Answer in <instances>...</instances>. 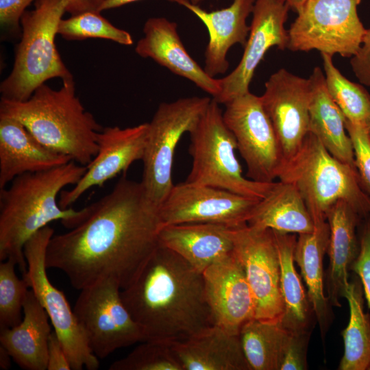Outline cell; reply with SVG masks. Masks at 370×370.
Wrapping results in <instances>:
<instances>
[{
    "label": "cell",
    "instance_id": "8",
    "mask_svg": "<svg viewBox=\"0 0 370 370\" xmlns=\"http://www.w3.org/2000/svg\"><path fill=\"white\" fill-rule=\"evenodd\" d=\"M208 97H190L161 103L148 123L140 182L158 209L174 186L172 169L175 148L210 103Z\"/></svg>",
    "mask_w": 370,
    "mask_h": 370
},
{
    "label": "cell",
    "instance_id": "20",
    "mask_svg": "<svg viewBox=\"0 0 370 370\" xmlns=\"http://www.w3.org/2000/svg\"><path fill=\"white\" fill-rule=\"evenodd\" d=\"M256 0H234L225 8L208 12L188 0L184 7L192 12L208 29L209 40L204 54V70L214 77L229 68L227 54L235 44L245 46L250 31L247 18Z\"/></svg>",
    "mask_w": 370,
    "mask_h": 370
},
{
    "label": "cell",
    "instance_id": "5",
    "mask_svg": "<svg viewBox=\"0 0 370 370\" xmlns=\"http://www.w3.org/2000/svg\"><path fill=\"white\" fill-rule=\"evenodd\" d=\"M278 178L298 190L314 225L325 222L330 208L341 200L361 217L370 215V197L357 170L334 158L310 132L296 153L284 161Z\"/></svg>",
    "mask_w": 370,
    "mask_h": 370
},
{
    "label": "cell",
    "instance_id": "2",
    "mask_svg": "<svg viewBox=\"0 0 370 370\" xmlns=\"http://www.w3.org/2000/svg\"><path fill=\"white\" fill-rule=\"evenodd\" d=\"M121 296L146 341L173 343L214 324L203 273L161 245Z\"/></svg>",
    "mask_w": 370,
    "mask_h": 370
},
{
    "label": "cell",
    "instance_id": "24",
    "mask_svg": "<svg viewBox=\"0 0 370 370\" xmlns=\"http://www.w3.org/2000/svg\"><path fill=\"white\" fill-rule=\"evenodd\" d=\"M360 218L355 209L343 200L335 203L327 213L330 261L325 282L327 297L332 306H341L340 299L349 282L348 271L358 254L360 241L356 227Z\"/></svg>",
    "mask_w": 370,
    "mask_h": 370
},
{
    "label": "cell",
    "instance_id": "11",
    "mask_svg": "<svg viewBox=\"0 0 370 370\" xmlns=\"http://www.w3.org/2000/svg\"><path fill=\"white\" fill-rule=\"evenodd\" d=\"M121 288L104 280L80 290L73 311L92 353L105 358L118 349L146 341L124 305Z\"/></svg>",
    "mask_w": 370,
    "mask_h": 370
},
{
    "label": "cell",
    "instance_id": "32",
    "mask_svg": "<svg viewBox=\"0 0 370 370\" xmlns=\"http://www.w3.org/2000/svg\"><path fill=\"white\" fill-rule=\"evenodd\" d=\"M327 90L345 119L367 127L370 121V94L362 84L349 81L334 66L332 56L321 53Z\"/></svg>",
    "mask_w": 370,
    "mask_h": 370
},
{
    "label": "cell",
    "instance_id": "28",
    "mask_svg": "<svg viewBox=\"0 0 370 370\" xmlns=\"http://www.w3.org/2000/svg\"><path fill=\"white\" fill-rule=\"evenodd\" d=\"M247 224L298 234L314 230L313 220L298 190L282 181L275 182L266 196L257 202Z\"/></svg>",
    "mask_w": 370,
    "mask_h": 370
},
{
    "label": "cell",
    "instance_id": "39",
    "mask_svg": "<svg viewBox=\"0 0 370 370\" xmlns=\"http://www.w3.org/2000/svg\"><path fill=\"white\" fill-rule=\"evenodd\" d=\"M36 0H0L1 28L11 34L21 33V18L27 8Z\"/></svg>",
    "mask_w": 370,
    "mask_h": 370
},
{
    "label": "cell",
    "instance_id": "23",
    "mask_svg": "<svg viewBox=\"0 0 370 370\" xmlns=\"http://www.w3.org/2000/svg\"><path fill=\"white\" fill-rule=\"evenodd\" d=\"M159 243L175 252L201 273L233 251L230 227L190 223L161 227Z\"/></svg>",
    "mask_w": 370,
    "mask_h": 370
},
{
    "label": "cell",
    "instance_id": "22",
    "mask_svg": "<svg viewBox=\"0 0 370 370\" xmlns=\"http://www.w3.org/2000/svg\"><path fill=\"white\" fill-rule=\"evenodd\" d=\"M171 345L182 370H251L239 335L216 324Z\"/></svg>",
    "mask_w": 370,
    "mask_h": 370
},
{
    "label": "cell",
    "instance_id": "40",
    "mask_svg": "<svg viewBox=\"0 0 370 370\" xmlns=\"http://www.w3.org/2000/svg\"><path fill=\"white\" fill-rule=\"evenodd\" d=\"M352 69L360 84L370 87V27L357 53L350 58Z\"/></svg>",
    "mask_w": 370,
    "mask_h": 370
},
{
    "label": "cell",
    "instance_id": "42",
    "mask_svg": "<svg viewBox=\"0 0 370 370\" xmlns=\"http://www.w3.org/2000/svg\"><path fill=\"white\" fill-rule=\"evenodd\" d=\"M103 0H62L66 12L75 15L85 12H101Z\"/></svg>",
    "mask_w": 370,
    "mask_h": 370
},
{
    "label": "cell",
    "instance_id": "31",
    "mask_svg": "<svg viewBox=\"0 0 370 370\" xmlns=\"http://www.w3.org/2000/svg\"><path fill=\"white\" fill-rule=\"evenodd\" d=\"M290 334L281 321L254 319L246 323L239 336L251 370H280Z\"/></svg>",
    "mask_w": 370,
    "mask_h": 370
},
{
    "label": "cell",
    "instance_id": "14",
    "mask_svg": "<svg viewBox=\"0 0 370 370\" xmlns=\"http://www.w3.org/2000/svg\"><path fill=\"white\" fill-rule=\"evenodd\" d=\"M260 199L206 185H174L158 210L161 227L208 223L236 227L247 223Z\"/></svg>",
    "mask_w": 370,
    "mask_h": 370
},
{
    "label": "cell",
    "instance_id": "18",
    "mask_svg": "<svg viewBox=\"0 0 370 370\" xmlns=\"http://www.w3.org/2000/svg\"><path fill=\"white\" fill-rule=\"evenodd\" d=\"M202 273L214 324L239 335L256 314L254 297L241 262L232 251Z\"/></svg>",
    "mask_w": 370,
    "mask_h": 370
},
{
    "label": "cell",
    "instance_id": "6",
    "mask_svg": "<svg viewBox=\"0 0 370 370\" xmlns=\"http://www.w3.org/2000/svg\"><path fill=\"white\" fill-rule=\"evenodd\" d=\"M62 0H36L34 8L21 18V40L12 69L1 83L2 99L25 101L53 78L73 79L55 44L58 27L65 13Z\"/></svg>",
    "mask_w": 370,
    "mask_h": 370
},
{
    "label": "cell",
    "instance_id": "7",
    "mask_svg": "<svg viewBox=\"0 0 370 370\" xmlns=\"http://www.w3.org/2000/svg\"><path fill=\"white\" fill-rule=\"evenodd\" d=\"M188 133L193 163L185 182L258 199L265 197L274 185L275 182L262 183L244 177L236 156V139L213 98Z\"/></svg>",
    "mask_w": 370,
    "mask_h": 370
},
{
    "label": "cell",
    "instance_id": "44",
    "mask_svg": "<svg viewBox=\"0 0 370 370\" xmlns=\"http://www.w3.org/2000/svg\"><path fill=\"white\" fill-rule=\"evenodd\" d=\"M12 358L8 350L0 345V367L1 369L6 370L10 367Z\"/></svg>",
    "mask_w": 370,
    "mask_h": 370
},
{
    "label": "cell",
    "instance_id": "27",
    "mask_svg": "<svg viewBox=\"0 0 370 370\" xmlns=\"http://www.w3.org/2000/svg\"><path fill=\"white\" fill-rule=\"evenodd\" d=\"M330 228L327 221L314 225L310 233L299 234L294 260L301 271L307 294L324 338L333 319L331 304L324 290L323 259L328 251Z\"/></svg>",
    "mask_w": 370,
    "mask_h": 370
},
{
    "label": "cell",
    "instance_id": "47",
    "mask_svg": "<svg viewBox=\"0 0 370 370\" xmlns=\"http://www.w3.org/2000/svg\"><path fill=\"white\" fill-rule=\"evenodd\" d=\"M366 127H367V131H368V132H369V136H370V121H369V123H367Z\"/></svg>",
    "mask_w": 370,
    "mask_h": 370
},
{
    "label": "cell",
    "instance_id": "17",
    "mask_svg": "<svg viewBox=\"0 0 370 370\" xmlns=\"http://www.w3.org/2000/svg\"><path fill=\"white\" fill-rule=\"evenodd\" d=\"M148 123L121 128H103L97 135L98 151L86 166L80 180L69 190H62L58 199L63 209L71 206L88 189L106 182L142 160L147 139Z\"/></svg>",
    "mask_w": 370,
    "mask_h": 370
},
{
    "label": "cell",
    "instance_id": "45",
    "mask_svg": "<svg viewBox=\"0 0 370 370\" xmlns=\"http://www.w3.org/2000/svg\"><path fill=\"white\" fill-rule=\"evenodd\" d=\"M295 12H297L307 0H283Z\"/></svg>",
    "mask_w": 370,
    "mask_h": 370
},
{
    "label": "cell",
    "instance_id": "41",
    "mask_svg": "<svg viewBox=\"0 0 370 370\" xmlns=\"http://www.w3.org/2000/svg\"><path fill=\"white\" fill-rule=\"evenodd\" d=\"M47 369H72L64 348L54 330L51 332L49 339Z\"/></svg>",
    "mask_w": 370,
    "mask_h": 370
},
{
    "label": "cell",
    "instance_id": "36",
    "mask_svg": "<svg viewBox=\"0 0 370 370\" xmlns=\"http://www.w3.org/2000/svg\"><path fill=\"white\" fill-rule=\"evenodd\" d=\"M345 127L352 140L355 165L361 185L370 197V136L365 126L345 119Z\"/></svg>",
    "mask_w": 370,
    "mask_h": 370
},
{
    "label": "cell",
    "instance_id": "30",
    "mask_svg": "<svg viewBox=\"0 0 370 370\" xmlns=\"http://www.w3.org/2000/svg\"><path fill=\"white\" fill-rule=\"evenodd\" d=\"M364 293L359 278L349 282L343 297L348 303L349 318L342 332L344 352L338 369H370V314L364 311Z\"/></svg>",
    "mask_w": 370,
    "mask_h": 370
},
{
    "label": "cell",
    "instance_id": "26",
    "mask_svg": "<svg viewBox=\"0 0 370 370\" xmlns=\"http://www.w3.org/2000/svg\"><path fill=\"white\" fill-rule=\"evenodd\" d=\"M309 78L312 88L309 132L317 136L334 158L356 169L345 117L330 97L321 68L315 67Z\"/></svg>",
    "mask_w": 370,
    "mask_h": 370
},
{
    "label": "cell",
    "instance_id": "21",
    "mask_svg": "<svg viewBox=\"0 0 370 370\" xmlns=\"http://www.w3.org/2000/svg\"><path fill=\"white\" fill-rule=\"evenodd\" d=\"M72 161L41 145L19 121L0 115V189L27 173L49 170Z\"/></svg>",
    "mask_w": 370,
    "mask_h": 370
},
{
    "label": "cell",
    "instance_id": "12",
    "mask_svg": "<svg viewBox=\"0 0 370 370\" xmlns=\"http://www.w3.org/2000/svg\"><path fill=\"white\" fill-rule=\"evenodd\" d=\"M225 106L223 118L247 164V176L258 182H273L284 158L261 97L248 92Z\"/></svg>",
    "mask_w": 370,
    "mask_h": 370
},
{
    "label": "cell",
    "instance_id": "37",
    "mask_svg": "<svg viewBox=\"0 0 370 370\" xmlns=\"http://www.w3.org/2000/svg\"><path fill=\"white\" fill-rule=\"evenodd\" d=\"M310 335L311 332H291L284 348L280 370L307 369V347Z\"/></svg>",
    "mask_w": 370,
    "mask_h": 370
},
{
    "label": "cell",
    "instance_id": "29",
    "mask_svg": "<svg viewBox=\"0 0 370 370\" xmlns=\"http://www.w3.org/2000/svg\"><path fill=\"white\" fill-rule=\"evenodd\" d=\"M273 231L279 256L280 289L284 309L282 323L293 333L312 332L315 316L295 266L297 237L295 234Z\"/></svg>",
    "mask_w": 370,
    "mask_h": 370
},
{
    "label": "cell",
    "instance_id": "4",
    "mask_svg": "<svg viewBox=\"0 0 370 370\" xmlns=\"http://www.w3.org/2000/svg\"><path fill=\"white\" fill-rule=\"evenodd\" d=\"M0 115L19 121L44 147L80 165L86 166L98 151L103 127L77 97L73 78L58 90L44 84L25 101L1 98Z\"/></svg>",
    "mask_w": 370,
    "mask_h": 370
},
{
    "label": "cell",
    "instance_id": "25",
    "mask_svg": "<svg viewBox=\"0 0 370 370\" xmlns=\"http://www.w3.org/2000/svg\"><path fill=\"white\" fill-rule=\"evenodd\" d=\"M51 333L49 316L30 289L21 321L14 327L0 329V343L22 369L45 370Z\"/></svg>",
    "mask_w": 370,
    "mask_h": 370
},
{
    "label": "cell",
    "instance_id": "13",
    "mask_svg": "<svg viewBox=\"0 0 370 370\" xmlns=\"http://www.w3.org/2000/svg\"><path fill=\"white\" fill-rule=\"evenodd\" d=\"M233 251L241 262L256 306L255 319L282 322L284 303L274 232L247 224L230 227Z\"/></svg>",
    "mask_w": 370,
    "mask_h": 370
},
{
    "label": "cell",
    "instance_id": "15",
    "mask_svg": "<svg viewBox=\"0 0 370 370\" xmlns=\"http://www.w3.org/2000/svg\"><path fill=\"white\" fill-rule=\"evenodd\" d=\"M289 9L283 0H256L243 54L237 66L219 79L221 91L213 98L217 103L225 105L249 92L254 72L267 51L273 47L281 50L287 48L288 36L284 23Z\"/></svg>",
    "mask_w": 370,
    "mask_h": 370
},
{
    "label": "cell",
    "instance_id": "3",
    "mask_svg": "<svg viewBox=\"0 0 370 370\" xmlns=\"http://www.w3.org/2000/svg\"><path fill=\"white\" fill-rule=\"evenodd\" d=\"M86 166L73 161L44 171L27 173L15 177L10 186L0 189V260H13L23 274L26 242L54 221L71 229L83 218L85 208H62L58 195L75 185Z\"/></svg>",
    "mask_w": 370,
    "mask_h": 370
},
{
    "label": "cell",
    "instance_id": "16",
    "mask_svg": "<svg viewBox=\"0 0 370 370\" xmlns=\"http://www.w3.org/2000/svg\"><path fill=\"white\" fill-rule=\"evenodd\" d=\"M264 87L261 100L285 161L296 153L309 132L311 82L280 69L269 77Z\"/></svg>",
    "mask_w": 370,
    "mask_h": 370
},
{
    "label": "cell",
    "instance_id": "38",
    "mask_svg": "<svg viewBox=\"0 0 370 370\" xmlns=\"http://www.w3.org/2000/svg\"><path fill=\"white\" fill-rule=\"evenodd\" d=\"M359 278L364 295L370 308V219L364 225L360 239L358 254L350 267Z\"/></svg>",
    "mask_w": 370,
    "mask_h": 370
},
{
    "label": "cell",
    "instance_id": "34",
    "mask_svg": "<svg viewBox=\"0 0 370 370\" xmlns=\"http://www.w3.org/2000/svg\"><path fill=\"white\" fill-rule=\"evenodd\" d=\"M110 370H182L171 343L145 341L125 357L116 360Z\"/></svg>",
    "mask_w": 370,
    "mask_h": 370
},
{
    "label": "cell",
    "instance_id": "46",
    "mask_svg": "<svg viewBox=\"0 0 370 370\" xmlns=\"http://www.w3.org/2000/svg\"><path fill=\"white\" fill-rule=\"evenodd\" d=\"M189 1H190V3H192L193 4L198 5V3L202 2L204 0H189Z\"/></svg>",
    "mask_w": 370,
    "mask_h": 370
},
{
    "label": "cell",
    "instance_id": "1",
    "mask_svg": "<svg viewBox=\"0 0 370 370\" xmlns=\"http://www.w3.org/2000/svg\"><path fill=\"white\" fill-rule=\"evenodd\" d=\"M158 209L141 182L122 177L110 193L85 207L69 231L53 234L47 269L62 271L81 290L104 280L127 287L160 246Z\"/></svg>",
    "mask_w": 370,
    "mask_h": 370
},
{
    "label": "cell",
    "instance_id": "35",
    "mask_svg": "<svg viewBox=\"0 0 370 370\" xmlns=\"http://www.w3.org/2000/svg\"><path fill=\"white\" fill-rule=\"evenodd\" d=\"M15 266L10 259L0 264V329L14 327L23 319L29 287L23 279L18 278Z\"/></svg>",
    "mask_w": 370,
    "mask_h": 370
},
{
    "label": "cell",
    "instance_id": "33",
    "mask_svg": "<svg viewBox=\"0 0 370 370\" xmlns=\"http://www.w3.org/2000/svg\"><path fill=\"white\" fill-rule=\"evenodd\" d=\"M58 34L67 40L103 38L123 45L133 44L129 32L115 27L97 12H85L62 18L58 25Z\"/></svg>",
    "mask_w": 370,
    "mask_h": 370
},
{
    "label": "cell",
    "instance_id": "19",
    "mask_svg": "<svg viewBox=\"0 0 370 370\" xmlns=\"http://www.w3.org/2000/svg\"><path fill=\"white\" fill-rule=\"evenodd\" d=\"M144 36L135 51L143 58H151L173 73L191 81L204 92L217 97L221 91L219 79L210 76L189 55L177 33V25L164 17L148 18Z\"/></svg>",
    "mask_w": 370,
    "mask_h": 370
},
{
    "label": "cell",
    "instance_id": "10",
    "mask_svg": "<svg viewBox=\"0 0 370 370\" xmlns=\"http://www.w3.org/2000/svg\"><path fill=\"white\" fill-rule=\"evenodd\" d=\"M54 230L47 225L25 244L27 270L23 279L47 312L55 332L69 359L71 369L96 370L98 358L89 347L86 334L64 293L54 286L47 274L46 252Z\"/></svg>",
    "mask_w": 370,
    "mask_h": 370
},
{
    "label": "cell",
    "instance_id": "9",
    "mask_svg": "<svg viewBox=\"0 0 370 370\" xmlns=\"http://www.w3.org/2000/svg\"><path fill=\"white\" fill-rule=\"evenodd\" d=\"M360 1L307 0L288 30L287 49H316L351 58L358 51L367 29L358 14Z\"/></svg>",
    "mask_w": 370,
    "mask_h": 370
},
{
    "label": "cell",
    "instance_id": "43",
    "mask_svg": "<svg viewBox=\"0 0 370 370\" xmlns=\"http://www.w3.org/2000/svg\"><path fill=\"white\" fill-rule=\"evenodd\" d=\"M141 0H103V3L101 6V11L114 9L116 8H119L121 6L136 2ZM171 3H176L179 5L184 6L185 3L188 0H166Z\"/></svg>",
    "mask_w": 370,
    "mask_h": 370
}]
</instances>
